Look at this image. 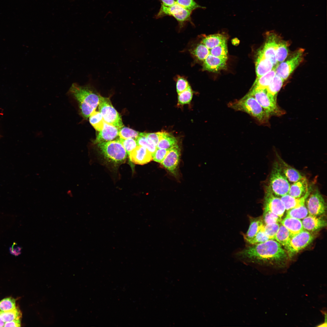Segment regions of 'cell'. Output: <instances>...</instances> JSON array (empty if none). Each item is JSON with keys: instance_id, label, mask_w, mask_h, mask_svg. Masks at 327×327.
<instances>
[{"instance_id": "1", "label": "cell", "mask_w": 327, "mask_h": 327, "mask_svg": "<svg viewBox=\"0 0 327 327\" xmlns=\"http://www.w3.org/2000/svg\"><path fill=\"white\" fill-rule=\"evenodd\" d=\"M236 256L246 262L278 268L285 267L289 259L282 245L273 239L247 246Z\"/></svg>"}, {"instance_id": "2", "label": "cell", "mask_w": 327, "mask_h": 327, "mask_svg": "<svg viewBox=\"0 0 327 327\" xmlns=\"http://www.w3.org/2000/svg\"><path fill=\"white\" fill-rule=\"evenodd\" d=\"M69 92L77 102L80 114L85 119L88 118L98 106L100 95L88 86L74 83Z\"/></svg>"}, {"instance_id": "3", "label": "cell", "mask_w": 327, "mask_h": 327, "mask_svg": "<svg viewBox=\"0 0 327 327\" xmlns=\"http://www.w3.org/2000/svg\"><path fill=\"white\" fill-rule=\"evenodd\" d=\"M228 106L236 111L247 113L260 124H266L269 122V113L248 93L241 99L230 102Z\"/></svg>"}, {"instance_id": "4", "label": "cell", "mask_w": 327, "mask_h": 327, "mask_svg": "<svg viewBox=\"0 0 327 327\" xmlns=\"http://www.w3.org/2000/svg\"><path fill=\"white\" fill-rule=\"evenodd\" d=\"M290 185L278 162H274L269 177L268 187L275 196L282 197L288 194Z\"/></svg>"}, {"instance_id": "5", "label": "cell", "mask_w": 327, "mask_h": 327, "mask_svg": "<svg viewBox=\"0 0 327 327\" xmlns=\"http://www.w3.org/2000/svg\"><path fill=\"white\" fill-rule=\"evenodd\" d=\"M253 96L270 115H281L284 112L278 106L276 98L269 93L266 89L252 88L248 92Z\"/></svg>"}, {"instance_id": "6", "label": "cell", "mask_w": 327, "mask_h": 327, "mask_svg": "<svg viewBox=\"0 0 327 327\" xmlns=\"http://www.w3.org/2000/svg\"><path fill=\"white\" fill-rule=\"evenodd\" d=\"M102 154L107 159L116 163L123 162L127 152L118 139L98 144Z\"/></svg>"}, {"instance_id": "7", "label": "cell", "mask_w": 327, "mask_h": 327, "mask_svg": "<svg viewBox=\"0 0 327 327\" xmlns=\"http://www.w3.org/2000/svg\"><path fill=\"white\" fill-rule=\"evenodd\" d=\"M98 108L105 122L119 129L123 127L121 116L109 98L100 95Z\"/></svg>"}, {"instance_id": "8", "label": "cell", "mask_w": 327, "mask_h": 327, "mask_svg": "<svg viewBox=\"0 0 327 327\" xmlns=\"http://www.w3.org/2000/svg\"><path fill=\"white\" fill-rule=\"evenodd\" d=\"M314 238L312 233L304 230L292 236L285 247L289 258L292 257L310 244Z\"/></svg>"}, {"instance_id": "9", "label": "cell", "mask_w": 327, "mask_h": 327, "mask_svg": "<svg viewBox=\"0 0 327 327\" xmlns=\"http://www.w3.org/2000/svg\"><path fill=\"white\" fill-rule=\"evenodd\" d=\"M304 50H298L288 59L276 66V74L284 81L286 80L293 71L302 61Z\"/></svg>"}, {"instance_id": "10", "label": "cell", "mask_w": 327, "mask_h": 327, "mask_svg": "<svg viewBox=\"0 0 327 327\" xmlns=\"http://www.w3.org/2000/svg\"><path fill=\"white\" fill-rule=\"evenodd\" d=\"M310 194L306 200L309 215L322 216L325 213L326 208L324 198L317 189Z\"/></svg>"}, {"instance_id": "11", "label": "cell", "mask_w": 327, "mask_h": 327, "mask_svg": "<svg viewBox=\"0 0 327 327\" xmlns=\"http://www.w3.org/2000/svg\"><path fill=\"white\" fill-rule=\"evenodd\" d=\"M264 211L271 212L281 218L285 208L280 198L275 196L268 186L266 187L264 200Z\"/></svg>"}, {"instance_id": "12", "label": "cell", "mask_w": 327, "mask_h": 327, "mask_svg": "<svg viewBox=\"0 0 327 327\" xmlns=\"http://www.w3.org/2000/svg\"><path fill=\"white\" fill-rule=\"evenodd\" d=\"M192 12L183 8L175 3L170 6H167L162 4L157 17L165 15H169L173 17L180 23L189 21Z\"/></svg>"}, {"instance_id": "13", "label": "cell", "mask_w": 327, "mask_h": 327, "mask_svg": "<svg viewBox=\"0 0 327 327\" xmlns=\"http://www.w3.org/2000/svg\"><path fill=\"white\" fill-rule=\"evenodd\" d=\"M267 39L262 49L260 50L263 55L269 59L274 66L277 65L276 59V51L277 45V36L274 32L267 34Z\"/></svg>"}, {"instance_id": "14", "label": "cell", "mask_w": 327, "mask_h": 327, "mask_svg": "<svg viewBox=\"0 0 327 327\" xmlns=\"http://www.w3.org/2000/svg\"><path fill=\"white\" fill-rule=\"evenodd\" d=\"M180 156V151L177 145L169 150L167 156L161 163L167 169L174 173L178 165Z\"/></svg>"}, {"instance_id": "15", "label": "cell", "mask_w": 327, "mask_h": 327, "mask_svg": "<svg viewBox=\"0 0 327 327\" xmlns=\"http://www.w3.org/2000/svg\"><path fill=\"white\" fill-rule=\"evenodd\" d=\"M119 129L104 121L103 127L94 141L95 144L113 140L118 136Z\"/></svg>"}, {"instance_id": "16", "label": "cell", "mask_w": 327, "mask_h": 327, "mask_svg": "<svg viewBox=\"0 0 327 327\" xmlns=\"http://www.w3.org/2000/svg\"><path fill=\"white\" fill-rule=\"evenodd\" d=\"M130 161L135 164L143 165L153 160L151 153L145 147L138 145L129 154Z\"/></svg>"}, {"instance_id": "17", "label": "cell", "mask_w": 327, "mask_h": 327, "mask_svg": "<svg viewBox=\"0 0 327 327\" xmlns=\"http://www.w3.org/2000/svg\"><path fill=\"white\" fill-rule=\"evenodd\" d=\"M304 230L310 233L317 231L326 226L325 220L321 216L309 215L302 221Z\"/></svg>"}, {"instance_id": "18", "label": "cell", "mask_w": 327, "mask_h": 327, "mask_svg": "<svg viewBox=\"0 0 327 327\" xmlns=\"http://www.w3.org/2000/svg\"><path fill=\"white\" fill-rule=\"evenodd\" d=\"M277 156L278 164L289 181L294 183L304 177L298 170L286 162L279 155Z\"/></svg>"}, {"instance_id": "19", "label": "cell", "mask_w": 327, "mask_h": 327, "mask_svg": "<svg viewBox=\"0 0 327 327\" xmlns=\"http://www.w3.org/2000/svg\"><path fill=\"white\" fill-rule=\"evenodd\" d=\"M226 61L210 54L203 61V69L213 72H217L226 68Z\"/></svg>"}, {"instance_id": "20", "label": "cell", "mask_w": 327, "mask_h": 327, "mask_svg": "<svg viewBox=\"0 0 327 327\" xmlns=\"http://www.w3.org/2000/svg\"><path fill=\"white\" fill-rule=\"evenodd\" d=\"M274 67L272 63L269 59L265 57L259 51L256 62V71L257 78L270 71Z\"/></svg>"}, {"instance_id": "21", "label": "cell", "mask_w": 327, "mask_h": 327, "mask_svg": "<svg viewBox=\"0 0 327 327\" xmlns=\"http://www.w3.org/2000/svg\"><path fill=\"white\" fill-rule=\"evenodd\" d=\"M309 188L308 180L304 177L290 185L288 194L295 198H300L305 195Z\"/></svg>"}, {"instance_id": "22", "label": "cell", "mask_w": 327, "mask_h": 327, "mask_svg": "<svg viewBox=\"0 0 327 327\" xmlns=\"http://www.w3.org/2000/svg\"><path fill=\"white\" fill-rule=\"evenodd\" d=\"M310 188L303 197L296 198L287 194L281 197L280 199L286 210L300 207L305 205V201L310 193Z\"/></svg>"}, {"instance_id": "23", "label": "cell", "mask_w": 327, "mask_h": 327, "mask_svg": "<svg viewBox=\"0 0 327 327\" xmlns=\"http://www.w3.org/2000/svg\"><path fill=\"white\" fill-rule=\"evenodd\" d=\"M281 223L288 230L292 236L304 230L302 221L299 219L286 216Z\"/></svg>"}, {"instance_id": "24", "label": "cell", "mask_w": 327, "mask_h": 327, "mask_svg": "<svg viewBox=\"0 0 327 327\" xmlns=\"http://www.w3.org/2000/svg\"><path fill=\"white\" fill-rule=\"evenodd\" d=\"M250 224L246 233L244 235V238L247 241L254 237L263 225V219L260 217L254 218L249 216Z\"/></svg>"}, {"instance_id": "25", "label": "cell", "mask_w": 327, "mask_h": 327, "mask_svg": "<svg viewBox=\"0 0 327 327\" xmlns=\"http://www.w3.org/2000/svg\"><path fill=\"white\" fill-rule=\"evenodd\" d=\"M226 41V38L225 35L217 34L206 36L202 40L201 43L210 49Z\"/></svg>"}, {"instance_id": "26", "label": "cell", "mask_w": 327, "mask_h": 327, "mask_svg": "<svg viewBox=\"0 0 327 327\" xmlns=\"http://www.w3.org/2000/svg\"><path fill=\"white\" fill-rule=\"evenodd\" d=\"M177 141L173 136L166 131H161L157 147L169 150L177 145Z\"/></svg>"}, {"instance_id": "27", "label": "cell", "mask_w": 327, "mask_h": 327, "mask_svg": "<svg viewBox=\"0 0 327 327\" xmlns=\"http://www.w3.org/2000/svg\"><path fill=\"white\" fill-rule=\"evenodd\" d=\"M276 66L270 71L260 77L257 78L252 88L258 89H266L276 74Z\"/></svg>"}, {"instance_id": "28", "label": "cell", "mask_w": 327, "mask_h": 327, "mask_svg": "<svg viewBox=\"0 0 327 327\" xmlns=\"http://www.w3.org/2000/svg\"><path fill=\"white\" fill-rule=\"evenodd\" d=\"M292 236L288 230L282 224L280 225L279 229L274 238L277 242L284 248L289 242Z\"/></svg>"}, {"instance_id": "29", "label": "cell", "mask_w": 327, "mask_h": 327, "mask_svg": "<svg viewBox=\"0 0 327 327\" xmlns=\"http://www.w3.org/2000/svg\"><path fill=\"white\" fill-rule=\"evenodd\" d=\"M191 54L197 60L203 61L210 54L209 49L202 43L190 50Z\"/></svg>"}, {"instance_id": "30", "label": "cell", "mask_w": 327, "mask_h": 327, "mask_svg": "<svg viewBox=\"0 0 327 327\" xmlns=\"http://www.w3.org/2000/svg\"><path fill=\"white\" fill-rule=\"evenodd\" d=\"M284 81L276 74L266 88L268 92L275 98L282 86Z\"/></svg>"}, {"instance_id": "31", "label": "cell", "mask_w": 327, "mask_h": 327, "mask_svg": "<svg viewBox=\"0 0 327 327\" xmlns=\"http://www.w3.org/2000/svg\"><path fill=\"white\" fill-rule=\"evenodd\" d=\"M288 46L286 42H277L276 51V59L277 65L285 60L288 56Z\"/></svg>"}, {"instance_id": "32", "label": "cell", "mask_w": 327, "mask_h": 327, "mask_svg": "<svg viewBox=\"0 0 327 327\" xmlns=\"http://www.w3.org/2000/svg\"><path fill=\"white\" fill-rule=\"evenodd\" d=\"M22 313L17 306L15 309L7 311H1L0 318L5 323L14 320L21 319Z\"/></svg>"}, {"instance_id": "33", "label": "cell", "mask_w": 327, "mask_h": 327, "mask_svg": "<svg viewBox=\"0 0 327 327\" xmlns=\"http://www.w3.org/2000/svg\"><path fill=\"white\" fill-rule=\"evenodd\" d=\"M209 51L210 54L227 60L228 50L226 42L210 49Z\"/></svg>"}, {"instance_id": "34", "label": "cell", "mask_w": 327, "mask_h": 327, "mask_svg": "<svg viewBox=\"0 0 327 327\" xmlns=\"http://www.w3.org/2000/svg\"><path fill=\"white\" fill-rule=\"evenodd\" d=\"M286 217H291L298 219H303L307 216L308 210L305 205L299 207L293 208L287 210Z\"/></svg>"}, {"instance_id": "35", "label": "cell", "mask_w": 327, "mask_h": 327, "mask_svg": "<svg viewBox=\"0 0 327 327\" xmlns=\"http://www.w3.org/2000/svg\"><path fill=\"white\" fill-rule=\"evenodd\" d=\"M89 117L90 122L94 128L98 131L101 130L103 127L104 121L101 113L95 111Z\"/></svg>"}, {"instance_id": "36", "label": "cell", "mask_w": 327, "mask_h": 327, "mask_svg": "<svg viewBox=\"0 0 327 327\" xmlns=\"http://www.w3.org/2000/svg\"><path fill=\"white\" fill-rule=\"evenodd\" d=\"M141 132L126 127H123L119 129L118 135L123 139L132 138L135 140L140 136Z\"/></svg>"}, {"instance_id": "37", "label": "cell", "mask_w": 327, "mask_h": 327, "mask_svg": "<svg viewBox=\"0 0 327 327\" xmlns=\"http://www.w3.org/2000/svg\"><path fill=\"white\" fill-rule=\"evenodd\" d=\"M178 105H183L189 104L193 96V92L190 86L185 91L178 94Z\"/></svg>"}, {"instance_id": "38", "label": "cell", "mask_w": 327, "mask_h": 327, "mask_svg": "<svg viewBox=\"0 0 327 327\" xmlns=\"http://www.w3.org/2000/svg\"><path fill=\"white\" fill-rule=\"evenodd\" d=\"M145 134V133L141 132L140 136L136 140L138 145L146 148L151 153L152 156L156 150L157 147L156 146L149 142Z\"/></svg>"}, {"instance_id": "39", "label": "cell", "mask_w": 327, "mask_h": 327, "mask_svg": "<svg viewBox=\"0 0 327 327\" xmlns=\"http://www.w3.org/2000/svg\"><path fill=\"white\" fill-rule=\"evenodd\" d=\"M16 301L11 297L5 298L0 301V311H7L13 310L16 308Z\"/></svg>"}, {"instance_id": "40", "label": "cell", "mask_w": 327, "mask_h": 327, "mask_svg": "<svg viewBox=\"0 0 327 327\" xmlns=\"http://www.w3.org/2000/svg\"><path fill=\"white\" fill-rule=\"evenodd\" d=\"M279 226L278 223L264 224L263 230L269 239H274Z\"/></svg>"}, {"instance_id": "41", "label": "cell", "mask_w": 327, "mask_h": 327, "mask_svg": "<svg viewBox=\"0 0 327 327\" xmlns=\"http://www.w3.org/2000/svg\"><path fill=\"white\" fill-rule=\"evenodd\" d=\"M263 226L254 237L246 242L252 245L262 243L269 240V239L263 230Z\"/></svg>"}, {"instance_id": "42", "label": "cell", "mask_w": 327, "mask_h": 327, "mask_svg": "<svg viewBox=\"0 0 327 327\" xmlns=\"http://www.w3.org/2000/svg\"><path fill=\"white\" fill-rule=\"evenodd\" d=\"M118 140L128 154L138 146L136 140L133 138L123 139L120 138Z\"/></svg>"}, {"instance_id": "43", "label": "cell", "mask_w": 327, "mask_h": 327, "mask_svg": "<svg viewBox=\"0 0 327 327\" xmlns=\"http://www.w3.org/2000/svg\"><path fill=\"white\" fill-rule=\"evenodd\" d=\"M176 3L191 12L197 8H202L193 0H177Z\"/></svg>"}, {"instance_id": "44", "label": "cell", "mask_w": 327, "mask_h": 327, "mask_svg": "<svg viewBox=\"0 0 327 327\" xmlns=\"http://www.w3.org/2000/svg\"><path fill=\"white\" fill-rule=\"evenodd\" d=\"M281 218L270 211H264L263 220L264 224L278 223L281 222Z\"/></svg>"}, {"instance_id": "45", "label": "cell", "mask_w": 327, "mask_h": 327, "mask_svg": "<svg viewBox=\"0 0 327 327\" xmlns=\"http://www.w3.org/2000/svg\"><path fill=\"white\" fill-rule=\"evenodd\" d=\"M169 150L157 148L156 150L152 155L153 160L161 163L167 154Z\"/></svg>"}, {"instance_id": "46", "label": "cell", "mask_w": 327, "mask_h": 327, "mask_svg": "<svg viewBox=\"0 0 327 327\" xmlns=\"http://www.w3.org/2000/svg\"><path fill=\"white\" fill-rule=\"evenodd\" d=\"M190 86L188 81L185 78L180 76H177L176 89L178 94L186 90Z\"/></svg>"}, {"instance_id": "47", "label": "cell", "mask_w": 327, "mask_h": 327, "mask_svg": "<svg viewBox=\"0 0 327 327\" xmlns=\"http://www.w3.org/2000/svg\"><path fill=\"white\" fill-rule=\"evenodd\" d=\"M145 134L149 142L157 147L160 138L161 132L155 133H145Z\"/></svg>"}, {"instance_id": "48", "label": "cell", "mask_w": 327, "mask_h": 327, "mask_svg": "<svg viewBox=\"0 0 327 327\" xmlns=\"http://www.w3.org/2000/svg\"><path fill=\"white\" fill-rule=\"evenodd\" d=\"M21 319L14 320L5 323L4 327H20L21 326Z\"/></svg>"}, {"instance_id": "49", "label": "cell", "mask_w": 327, "mask_h": 327, "mask_svg": "<svg viewBox=\"0 0 327 327\" xmlns=\"http://www.w3.org/2000/svg\"><path fill=\"white\" fill-rule=\"evenodd\" d=\"M164 5L167 6H171L176 3L174 0H161Z\"/></svg>"}, {"instance_id": "50", "label": "cell", "mask_w": 327, "mask_h": 327, "mask_svg": "<svg viewBox=\"0 0 327 327\" xmlns=\"http://www.w3.org/2000/svg\"><path fill=\"white\" fill-rule=\"evenodd\" d=\"M1 311H0V313ZM5 322L2 321L0 318V327L4 326Z\"/></svg>"}]
</instances>
